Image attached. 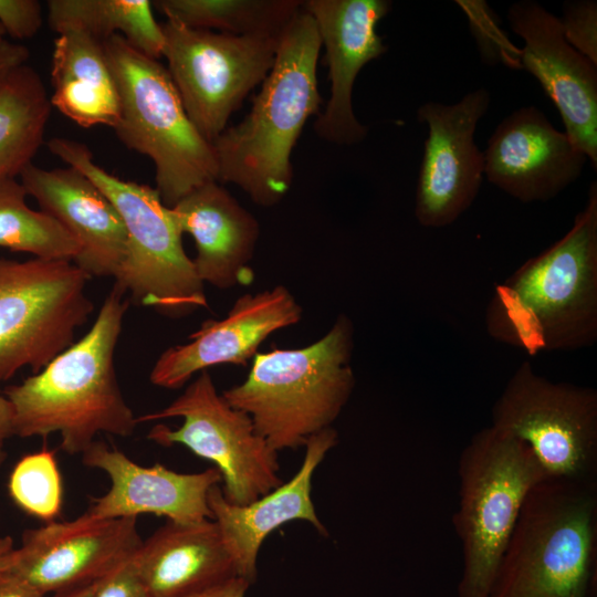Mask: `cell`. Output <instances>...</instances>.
Wrapping results in <instances>:
<instances>
[{"mask_svg": "<svg viewBox=\"0 0 597 597\" xmlns=\"http://www.w3.org/2000/svg\"><path fill=\"white\" fill-rule=\"evenodd\" d=\"M486 333L528 355L575 350L597 339V185L570 229L495 285Z\"/></svg>", "mask_w": 597, "mask_h": 597, "instance_id": "cell-1", "label": "cell"}, {"mask_svg": "<svg viewBox=\"0 0 597 597\" xmlns=\"http://www.w3.org/2000/svg\"><path fill=\"white\" fill-rule=\"evenodd\" d=\"M321 48L315 21L302 4L279 35L273 66L250 112L212 142L218 181L238 186L259 206L279 203L291 189L293 148L322 105Z\"/></svg>", "mask_w": 597, "mask_h": 597, "instance_id": "cell-2", "label": "cell"}, {"mask_svg": "<svg viewBox=\"0 0 597 597\" xmlns=\"http://www.w3.org/2000/svg\"><path fill=\"white\" fill-rule=\"evenodd\" d=\"M116 286L104 300L90 331L39 373L7 387L21 438L60 433L61 449L82 454L101 433L130 436L137 425L121 391L115 347L128 308Z\"/></svg>", "mask_w": 597, "mask_h": 597, "instance_id": "cell-3", "label": "cell"}, {"mask_svg": "<svg viewBox=\"0 0 597 597\" xmlns=\"http://www.w3.org/2000/svg\"><path fill=\"white\" fill-rule=\"evenodd\" d=\"M354 325L339 315L320 339L301 348L258 353L247 379L222 391L251 418L276 452L304 447L332 427L355 388Z\"/></svg>", "mask_w": 597, "mask_h": 597, "instance_id": "cell-4", "label": "cell"}, {"mask_svg": "<svg viewBox=\"0 0 597 597\" xmlns=\"http://www.w3.org/2000/svg\"><path fill=\"white\" fill-rule=\"evenodd\" d=\"M595 481L546 479L528 494L488 597H593Z\"/></svg>", "mask_w": 597, "mask_h": 597, "instance_id": "cell-5", "label": "cell"}, {"mask_svg": "<svg viewBox=\"0 0 597 597\" xmlns=\"http://www.w3.org/2000/svg\"><path fill=\"white\" fill-rule=\"evenodd\" d=\"M48 147L91 179L123 220L126 254L114 286L129 293L135 303L165 316L180 317L207 308L205 283L184 249V233L172 208L163 202L157 189L106 171L77 140L53 137Z\"/></svg>", "mask_w": 597, "mask_h": 597, "instance_id": "cell-6", "label": "cell"}, {"mask_svg": "<svg viewBox=\"0 0 597 597\" xmlns=\"http://www.w3.org/2000/svg\"><path fill=\"white\" fill-rule=\"evenodd\" d=\"M103 44L119 95L114 130L127 148L150 158L163 202L172 207L195 188L218 181L212 144L188 117L167 67L122 35Z\"/></svg>", "mask_w": 597, "mask_h": 597, "instance_id": "cell-7", "label": "cell"}, {"mask_svg": "<svg viewBox=\"0 0 597 597\" xmlns=\"http://www.w3.org/2000/svg\"><path fill=\"white\" fill-rule=\"evenodd\" d=\"M453 525L462 548L458 597H488L531 491L546 475L531 450L489 426L462 450Z\"/></svg>", "mask_w": 597, "mask_h": 597, "instance_id": "cell-8", "label": "cell"}, {"mask_svg": "<svg viewBox=\"0 0 597 597\" xmlns=\"http://www.w3.org/2000/svg\"><path fill=\"white\" fill-rule=\"evenodd\" d=\"M90 279L69 260H0V381L39 373L72 345L94 308Z\"/></svg>", "mask_w": 597, "mask_h": 597, "instance_id": "cell-9", "label": "cell"}, {"mask_svg": "<svg viewBox=\"0 0 597 597\" xmlns=\"http://www.w3.org/2000/svg\"><path fill=\"white\" fill-rule=\"evenodd\" d=\"M492 427L523 442L547 479L595 481L597 391L522 363L492 408Z\"/></svg>", "mask_w": 597, "mask_h": 597, "instance_id": "cell-10", "label": "cell"}, {"mask_svg": "<svg viewBox=\"0 0 597 597\" xmlns=\"http://www.w3.org/2000/svg\"><path fill=\"white\" fill-rule=\"evenodd\" d=\"M181 418L171 429L154 426L147 438L160 446L181 444L211 461L221 475L224 499L251 503L283 483L277 452L258 433L249 415L232 407L203 370L164 409L137 417V423Z\"/></svg>", "mask_w": 597, "mask_h": 597, "instance_id": "cell-11", "label": "cell"}, {"mask_svg": "<svg viewBox=\"0 0 597 597\" xmlns=\"http://www.w3.org/2000/svg\"><path fill=\"white\" fill-rule=\"evenodd\" d=\"M161 28L167 71L188 117L212 144L271 71L279 36L232 35L172 20Z\"/></svg>", "mask_w": 597, "mask_h": 597, "instance_id": "cell-12", "label": "cell"}, {"mask_svg": "<svg viewBox=\"0 0 597 597\" xmlns=\"http://www.w3.org/2000/svg\"><path fill=\"white\" fill-rule=\"evenodd\" d=\"M489 105L490 93L481 87L454 104L427 102L418 108V121L429 129L415 199V216L422 227H447L475 200L484 157L474 133Z\"/></svg>", "mask_w": 597, "mask_h": 597, "instance_id": "cell-13", "label": "cell"}, {"mask_svg": "<svg viewBox=\"0 0 597 597\" xmlns=\"http://www.w3.org/2000/svg\"><path fill=\"white\" fill-rule=\"evenodd\" d=\"M136 517L96 519L86 512L29 528L6 569L45 596L102 580L142 544Z\"/></svg>", "mask_w": 597, "mask_h": 597, "instance_id": "cell-14", "label": "cell"}, {"mask_svg": "<svg viewBox=\"0 0 597 597\" xmlns=\"http://www.w3.org/2000/svg\"><path fill=\"white\" fill-rule=\"evenodd\" d=\"M507 20L524 40L520 67L531 73L561 114L565 134L597 167V65L570 46L559 18L533 0L511 4Z\"/></svg>", "mask_w": 597, "mask_h": 597, "instance_id": "cell-15", "label": "cell"}, {"mask_svg": "<svg viewBox=\"0 0 597 597\" xmlns=\"http://www.w3.org/2000/svg\"><path fill=\"white\" fill-rule=\"evenodd\" d=\"M391 7L388 0L303 1L325 46L331 82V95L313 126L320 138L350 146L366 137L368 127L354 113L353 87L360 70L387 52L377 25Z\"/></svg>", "mask_w": 597, "mask_h": 597, "instance_id": "cell-16", "label": "cell"}, {"mask_svg": "<svg viewBox=\"0 0 597 597\" xmlns=\"http://www.w3.org/2000/svg\"><path fill=\"white\" fill-rule=\"evenodd\" d=\"M302 314V306L283 285L245 293L223 318L203 322L187 343L163 352L150 371V381L165 389H179L195 374L212 366H247L270 335L296 325Z\"/></svg>", "mask_w": 597, "mask_h": 597, "instance_id": "cell-17", "label": "cell"}, {"mask_svg": "<svg viewBox=\"0 0 597 597\" xmlns=\"http://www.w3.org/2000/svg\"><path fill=\"white\" fill-rule=\"evenodd\" d=\"M484 175L521 202L548 201L578 179L588 161L535 106L512 112L494 129Z\"/></svg>", "mask_w": 597, "mask_h": 597, "instance_id": "cell-18", "label": "cell"}, {"mask_svg": "<svg viewBox=\"0 0 597 597\" xmlns=\"http://www.w3.org/2000/svg\"><path fill=\"white\" fill-rule=\"evenodd\" d=\"M81 455L86 467L103 471L109 479L107 492L94 498L86 511L92 517L137 519L153 514L176 523L211 519L208 494L221 483L216 468L180 473L158 463L145 467L96 440Z\"/></svg>", "mask_w": 597, "mask_h": 597, "instance_id": "cell-19", "label": "cell"}, {"mask_svg": "<svg viewBox=\"0 0 597 597\" xmlns=\"http://www.w3.org/2000/svg\"><path fill=\"white\" fill-rule=\"evenodd\" d=\"M338 434L331 427L308 439L300 470L258 500L235 505L228 502L219 484L211 488L208 505L237 575L250 584L255 580L256 559L266 536L285 523L302 520L326 534L318 519L311 492L312 478L326 453L336 446Z\"/></svg>", "mask_w": 597, "mask_h": 597, "instance_id": "cell-20", "label": "cell"}, {"mask_svg": "<svg viewBox=\"0 0 597 597\" xmlns=\"http://www.w3.org/2000/svg\"><path fill=\"white\" fill-rule=\"evenodd\" d=\"M20 177L27 195L78 243L73 263L91 277H115L125 259L127 235L119 213L100 188L70 166L44 169L31 163Z\"/></svg>", "mask_w": 597, "mask_h": 597, "instance_id": "cell-21", "label": "cell"}, {"mask_svg": "<svg viewBox=\"0 0 597 597\" xmlns=\"http://www.w3.org/2000/svg\"><path fill=\"white\" fill-rule=\"evenodd\" d=\"M182 233L196 244L192 260L203 283L229 290L252 281L251 262L260 224L221 182L208 181L172 207Z\"/></svg>", "mask_w": 597, "mask_h": 597, "instance_id": "cell-22", "label": "cell"}, {"mask_svg": "<svg viewBox=\"0 0 597 597\" xmlns=\"http://www.w3.org/2000/svg\"><path fill=\"white\" fill-rule=\"evenodd\" d=\"M129 565L150 597H188L238 576L211 519L167 521L142 541Z\"/></svg>", "mask_w": 597, "mask_h": 597, "instance_id": "cell-23", "label": "cell"}, {"mask_svg": "<svg viewBox=\"0 0 597 597\" xmlns=\"http://www.w3.org/2000/svg\"><path fill=\"white\" fill-rule=\"evenodd\" d=\"M51 83V105L78 126L117 125L119 95L102 41L77 30L59 33Z\"/></svg>", "mask_w": 597, "mask_h": 597, "instance_id": "cell-24", "label": "cell"}, {"mask_svg": "<svg viewBox=\"0 0 597 597\" xmlns=\"http://www.w3.org/2000/svg\"><path fill=\"white\" fill-rule=\"evenodd\" d=\"M51 102L38 72L28 64L0 86V181L20 176L43 144Z\"/></svg>", "mask_w": 597, "mask_h": 597, "instance_id": "cell-25", "label": "cell"}, {"mask_svg": "<svg viewBox=\"0 0 597 597\" xmlns=\"http://www.w3.org/2000/svg\"><path fill=\"white\" fill-rule=\"evenodd\" d=\"M148 0H50L48 22L55 33L84 32L100 41L122 35L140 53L163 56L164 32Z\"/></svg>", "mask_w": 597, "mask_h": 597, "instance_id": "cell-26", "label": "cell"}, {"mask_svg": "<svg viewBox=\"0 0 597 597\" xmlns=\"http://www.w3.org/2000/svg\"><path fill=\"white\" fill-rule=\"evenodd\" d=\"M167 20L240 36H279L302 9L298 0H158Z\"/></svg>", "mask_w": 597, "mask_h": 597, "instance_id": "cell-27", "label": "cell"}, {"mask_svg": "<svg viewBox=\"0 0 597 597\" xmlns=\"http://www.w3.org/2000/svg\"><path fill=\"white\" fill-rule=\"evenodd\" d=\"M27 196L15 178L0 181V248L73 262L80 252L76 240L54 217L31 209Z\"/></svg>", "mask_w": 597, "mask_h": 597, "instance_id": "cell-28", "label": "cell"}, {"mask_svg": "<svg viewBox=\"0 0 597 597\" xmlns=\"http://www.w3.org/2000/svg\"><path fill=\"white\" fill-rule=\"evenodd\" d=\"M9 495L24 513L50 523L60 515L63 486L55 452L43 449L23 455L8 481Z\"/></svg>", "mask_w": 597, "mask_h": 597, "instance_id": "cell-29", "label": "cell"}, {"mask_svg": "<svg viewBox=\"0 0 597 597\" xmlns=\"http://www.w3.org/2000/svg\"><path fill=\"white\" fill-rule=\"evenodd\" d=\"M559 21L567 43L597 65V2L566 1Z\"/></svg>", "mask_w": 597, "mask_h": 597, "instance_id": "cell-30", "label": "cell"}, {"mask_svg": "<svg viewBox=\"0 0 597 597\" xmlns=\"http://www.w3.org/2000/svg\"><path fill=\"white\" fill-rule=\"evenodd\" d=\"M42 6L36 0H0V25L11 38L25 40L42 27Z\"/></svg>", "mask_w": 597, "mask_h": 597, "instance_id": "cell-31", "label": "cell"}, {"mask_svg": "<svg viewBox=\"0 0 597 597\" xmlns=\"http://www.w3.org/2000/svg\"><path fill=\"white\" fill-rule=\"evenodd\" d=\"M94 597H150L129 561L102 579Z\"/></svg>", "mask_w": 597, "mask_h": 597, "instance_id": "cell-32", "label": "cell"}, {"mask_svg": "<svg viewBox=\"0 0 597 597\" xmlns=\"http://www.w3.org/2000/svg\"><path fill=\"white\" fill-rule=\"evenodd\" d=\"M29 56L25 45L7 40L0 42V86L13 71L27 64Z\"/></svg>", "mask_w": 597, "mask_h": 597, "instance_id": "cell-33", "label": "cell"}, {"mask_svg": "<svg viewBox=\"0 0 597 597\" xmlns=\"http://www.w3.org/2000/svg\"><path fill=\"white\" fill-rule=\"evenodd\" d=\"M250 583L234 576L188 597H244Z\"/></svg>", "mask_w": 597, "mask_h": 597, "instance_id": "cell-34", "label": "cell"}, {"mask_svg": "<svg viewBox=\"0 0 597 597\" xmlns=\"http://www.w3.org/2000/svg\"><path fill=\"white\" fill-rule=\"evenodd\" d=\"M14 434V412L8 397L0 391V467L7 459L6 441Z\"/></svg>", "mask_w": 597, "mask_h": 597, "instance_id": "cell-35", "label": "cell"}, {"mask_svg": "<svg viewBox=\"0 0 597 597\" xmlns=\"http://www.w3.org/2000/svg\"><path fill=\"white\" fill-rule=\"evenodd\" d=\"M0 597H44V595L4 569L0 572Z\"/></svg>", "mask_w": 597, "mask_h": 597, "instance_id": "cell-36", "label": "cell"}, {"mask_svg": "<svg viewBox=\"0 0 597 597\" xmlns=\"http://www.w3.org/2000/svg\"><path fill=\"white\" fill-rule=\"evenodd\" d=\"M15 547L10 536L0 537V572L7 569L14 561Z\"/></svg>", "mask_w": 597, "mask_h": 597, "instance_id": "cell-37", "label": "cell"}, {"mask_svg": "<svg viewBox=\"0 0 597 597\" xmlns=\"http://www.w3.org/2000/svg\"><path fill=\"white\" fill-rule=\"evenodd\" d=\"M101 582L102 580H98L88 585L63 590V591L53 594L52 597H94Z\"/></svg>", "mask_w": 597, "mask_h": 597, "instance_id": "cell-38", "label": "cell"}, {"mask_svg": "<svg viewBox=\"0 0 597 597\" xmlns=\"http://www.w3.org/2000/svg\"><path fill=\"white\" fill-rule=\"evenodd\" d=\"M3 35H4V30L2 29V27L0 25V42H2L4 39H3Z\"/></svg>", "mask_w": 597, "mask_h": 597, "instance_id": "cell-39", "label": "cell"}]
</instances>
